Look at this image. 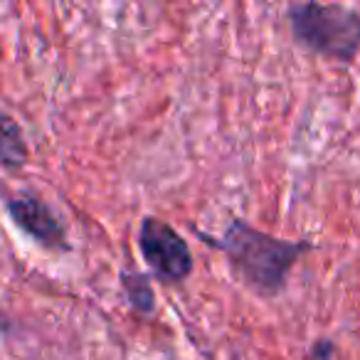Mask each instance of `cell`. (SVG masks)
Here are the masks:
<instances>
[{"mask_svg":"<svg viewBox=\"0 0 360 360\" xmlns=\"http://www.w3.org/2000/svg\"><path fill=\"white\" fill-rule=\"evenodd\" d=\"M6 210L11 215V220L25 232L27 237L42 245L45 250L52 252H67L70 242H67L65 225L57 220V215L52 212V207L42 200L37 193L22 191L15 193L6 200Z\"/></svg>","mask_w":360,"mask_h":360,"instance_id":"277c9868","label":"cell"},{"mask_svg":"<svg viewBox=\"0 0 360 360\" xmlns=\"http://www.w3.org/2000/svg\"><path fill=\"white\" fill-rule=\"evenodd\" d=\"M139 250L150 276L160 284H180L193 274V252L186 237L158 217L146 215L141 220Z\"/></svg>","mask_w":360,"mask_h":360,"instance_id":"3957f363","label":"cell"},{"mask_svg":"<svg viewBox=\"0 0 360 360\" xmlns=\"http://www.w3.org/2000/svg\"><path fill=\"white\" fill-rule=\"evenodd\" d=\"M193 230L205 245L222 252L227 264L237 274V279L245 281L259 296L281 294L291 266L306 252L314 250V242L281 240V237L257 230V227H252L250 222L240 220V217H232L227 230L220 237L207 235V232L198 230V227H193Z\"/></svg>","mask_w":360,"mask_h":360,"instance_id":"6da1fadb","label":"cell"},{"mask_svg":"<svg viewBox=\"0 0 360 360\" xmlns=\"http://www.w3.org/2000/svg\"><path fill=\"white\" fill-rule=\"evenodd\" d=\"M333 350H335V343L328 338H321L314 343V348H311V360H333Z\"/></svg>","mask_w":360,"mask_h":360,"instance_id":"52a82bcc","label":"cell"},{"mask_svg":"<svg viewBox=\"0 0 360 360\" xmlns=\"http://www.w3.org/2000/svg\"><path fill=\"white\" fill-rule=\"evenodd\" d=\"M0 155H3V168L6 170L20 168L27 160V143L22 139L20 126L15 124L11 114H3V148H0Z\"/></svg>","mask_w":360,"mask_h":360,"instance_id":"8992f818","label":"cell"},{"mask_svg":"<svg viewBox=\"0 0 360 360\" xmlns=\"http://www.w3.org/2000/svg\"><path fill=\"white\" fill-rule=\"evenodd\" d=\"M150 279H153V276L143 274V271H134V269L121 271V279H119L131 311H136V314H141V316H150L155 311V294H153Z\"/></svg>","mask_w":360,"mask_h":360,"instance_id":"5b68a950","label":"cell"},{"mask_svg":"<svg viewBox=\"0 0 360 360\" xmlns=\"http://www.w3.org/2000/svg\"><path fill=\"white\" fill-rule=\"evenodd\" d=\"M294 42L311 55L350 65L360 55V13L335 3L289 6Z\"/></svg>","mask_w":360,"mask_h":360,"instance_id":"7a4b0ae2","label":"cell"}]
</instances>
